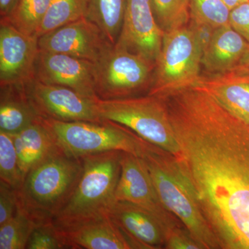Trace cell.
<instances>
[{
	"label": "cell",
	"instance_id": "cell-1",
	"mask_svg": "<svg viewBox=\"0 0 249 249\" xmlns=\"http://www.w3.org/2000/svg\"><path fill=\"white\" fill-rule=\"evenodd\" d=\"M163 98L177 157L221 249H249V124L197 85Z\"/></svg>",
	"mask_w": 249,
	"mask_h": 249
},
{
	"label": "cell",
	"instance_id": "cell-2",
	"mask_svg": "<svg viewBox=\"0 0 249 249\" xmlns=\"http://www.w3.org/2000/svg\"><path fill=\"white\" fill-rule=\"evenodd\" d=\"M141 158L160 201L201 249H221L201 211L196 192L178 157L147 142Z\"/></svg>",
	"mask_w": 249,
	"mask_h": 249
},
{
	"label": "cell",
	"instance_id": "cell-3",
	"mask_svg": "<svg viewBox=\"0 0 249 249\" xmlns=\"http://www.w3.org/2000/svg\"><path fill=\"white\" fill-rule=\"evenodd\" d=\"M122 152L109 151L82 157L83 171L76 189L52 222L59 229L109 217L115 204Z\"/></svg>",
	"mask_w": 249,
	"mask_h": 249
},
{
	"label": "cell",
	"instance_id": "cell-4",
	"mask_svg": "<svg viewBox=\"0 0 249 249\" xmlns=\"http://www.w3.org/2000/svg\"><path fill=\"white\" fill-rule=\"evenodd\" d=\"M83 171L82 157L60 149L26 175L18 191L19 205L40 224L52 222L73 195Z\"/></svg>",
	"mask_w": 249,
	"mask_h": 249
},
{
	"label": "cell",
	"instance_id": "cell-5",
	"mask_svg": "<svg viewBox=\"0 0 249 249\" xmlns=\"http://www.w3.org/2000/svg\"><path fill=\"white\" fill-rule=\"evenodd\" d=\"M42 120L59 148L78 158L109 151L128 152L141 157L147 143L130 129L109 121L63 122L43 118Z\"/></svg>",
	"mask_w": 249,
	"mask_h": 249
},
{
	"label": "cell",
	"instance_id": "cell-6",
	"mask_svg": "<svg viewBox=\"0 0 249 249\" xmlns=\"http://www.w3.org/2000/svg\"><path fill=\"white\" fill-rule=\"evenodd\" d=\"M103 121L121 124L146 142L178 156V147L162 97L146 94L96 101Z\"/></svg>",
	"mask_w": 249,
	"mask_h": 249
},
{
	"label": "cell",
	"instance_id": "cell-7",
	"mask_svg": "<svg viewBox=\"0 0 249 249\" xmlns=\"http://www.w3.org/2000/svg\"><path fill=\"white\" fill-rule=\"evenodd\" d=\"M203 51L189 25L164 32L147 94L163 97L197 84Z\"/></svg>",
	"mask_w": 249,
	"mask_h": 249
},
{
	"label": "cell",
	"instance_id": "cell-8",
	"mask_svg": "<svg viewBox=\"0 0 249 249\" xmlns=\"http://www.w3.org/2000/svg\"><path fill=\"white\" fill-rule=\"evenodd\" d=\"M95 64V91L101 100L139 96L151 87L155 64L114 45Z\"/></svg>",
	"mask_w": 249,
	"mask_h": 249
},
{
	"label": "cell",
	"instance_id": "cell-9",
	"mask_svg": "<svg viewBox=\"0 0 249 249\" xmlns=\"http://www.w3.org/2000/svg\"><path fill=\"white\" fill-rule=\"evenodd\" d=\"M24 91L39 115L43 119L74 122H103L96 101L74 90L45 84L35 78L23 85Z\"/></svg>",
	"mask_w": 249,
	"mask_h": 249
},
{
	"label": "cell",
	"instance_id": "cell-10",
	"mask_svg": "<svg viewBox=\"0 0 249 249\" xmlns=\"http://www.w3.org/2000/svg\"><path fill=\"white\" fill-rule=\"evenodd\" d=\"M116 201H126L145 210L159 221L165 238L176 230L173 214L160 201L143 160L128 152H122L121 174L116 187Z\"/></svg>",
	"mask_w": 249,
	"mask_h": 249
},
{
	"label": "cell",
	"instance_id": "cell-11",
	"mask_svg": "<svg viewBox=\"0 0 249 249\" xmlns=\"http://www.w3.org/2000/svg\"><path fill=\"white\" fill-rule=\"evenodd\" d=\"M37 43L42 52L66 54L93 63L114 46L101 29L86 18L40 36Z\"/></svg>",
	"mask_w": 249,
	"mask_h": 249
},
{
	"label": "cell",
	"instance_id": "cell-12",
	"mask_svg": "<svg viewBox=\"0 0 249 249\" xmlns=\"http://www.w3.org/2000/svg\"><path fill=\"white\" fill-rule=\"evenodd\" d=\"M39 47L37 37L27 35L6 19L0 24V83L23 85L34 78Z\"/></svg>",
	"mask_w": 249,
	"mask_h": 249
},
{
	"label": "cell",
	"instance_id": "cell-13",
	"mask_svg": "<svg viewBox=\"0 0 249 249\" xmlns=\"http://www.w3.org/2000/svg\"><path fill=\"white\" fill-rule=\"evenodd\" d=\"M164 36L157 24L150 0H127L124 23L114 45L156 64Z\"/></svg>",
	"mask_w": 249,
	"mask_h": 249
},
{
	"label": "cell",
	"instance_id": "cell-14",
	"mask_svg": "<svg viewBox=\"0 0 249 249\" xmlns=\"http://www.w3.org/2000/svg\"><path fill=\"white\" fill-rule=\"evenodd\" d=\"M34 78L45 84L59 85L93 99L95 64L66 54L39 52Z\"/></svg>",
	"mask_w": 249,
	"mask_h": 249
},
{
	"label": "cell",
	"instance_id": "cell-15",
	"mask_svg": "<svg viewBox=\"0 0 249 249\" xmlns=\"http://www.w3.org/2000/svg\"><path fill=\"white\" fill-rule=\"evenodd\" d=\"M59 229L68 249H143L110 217Z\"/></svg>",
	"mask_w": 249,
	"mask_h": 249
},
{
	"label": "cell",
	"instance_id": "cell-16",
	"mask_svg": "<svg viewBox=\"0 0 249 249\" xmlns=\"http://www.w3.org/2000/svg\"><path fill=\"white\" fill-rule=\"evenodd\" d=\"M197 85L232 114L249 124V73L235 71L201 75Z\"/></svg>",
	"mask_w": 249,
	"mask_h": 249
},
{
	"label": "cell",
	"instance_id": "cell-17",
	"mask_svg": "<svg viewBox=\"0 0 249 249\" xmlns=\"http://www.w3.org/2000/svg\"><path fill=\"white\" fill-rule=\"evenodd\" d=\"M249 55V42L230 24H226L214 29L203 52L201 63L208 73L233 71Z\"/></svg>",
	"mask_w": 249,
	"mask_h": 249
},
{
	"label": "cell",
	"instance_id": "cell-18",
	"mask_svg": "<svg viewBox=\"0 0 249 249\" xmlns=\"http://www.w3.org/2000/svg\"><path fill=\"white\" fill-rule=\"evenodd\" d=\"M109 216L143 249L158 248L165 240L164 231L159 221L135 205L116 201Z\"/></svg>",
	"mask_w": 249,
	"mask_h": 249
},
{
	"label": "cell",
	"instance_id": "cell-19",
	"mask_svg": "<svg viewBox=\"0 0 249 249\" xmlns=\"http://www.w3.org/2000/svg\"><path fill=\"white\" fill-rule=\"evenodd\" d=\"M13 136L19 168L24 178L36 165L60 150L42 119Z\"/></svg>",
	"mask_w": 249,
	"mask_h": 249
},
{
	"label": "cell",
	"instance_id": "cell-20",
	"mask_svg": "<svg viewBox=\"0 0 249 249\" xmlns=\"http://www.w3.org/2000/svg\"><path fill=\"white\" fill-rule=\"evenodd\" d=\"M0 97L1 132L14 135L42 119L28 97L23 85L1 86Z\"/></svg>",
	"mask_w": 249,
	"mask_h": 249
},
{
	"label": "cell",
	"instance_id": "cell-21",
	"mask_svg": "<svg viewBox=\"0 0 249 249\" xmlns=\"http://www.w3.org/2000/svg\"><path fill=\"white\" fill-rule=\"evenodd\" d=\"M127 0H89L85 18L94 23L115 45L124 23Z\"/></svg>",
	"mask_w": 249,
	"mask_h": 249
},
{
	"label": "cell",
	"instance_id": "cell-22",
	"mask_svg": "<svg viewBox=\"0 0 249 249\" xmlns=\"http://www.w3.org/2000/svg\"><path fill=\"white\" fill-rule=\"evenodd\" d=\"M39 225L19 204L14 217L0 226V249H27L31 234Z\"/></svg>",
	"mask_w": 249,
	"mask_h": 249
},
{
	"label": "cell",
	"instance_id": "cell-23",
	"mask_svg": "<svg viewBox=\"0 0 249 249\" xmlns=\"http://www.w3.org/2000/svg\"><path fill=\"white\" fill-rule=\"evenodd\" d=\"M89 0H52L36 37L85 18Z\"/></svg>",
	"mask_w": 249,
	"mask_h": 249
},
{
	"label": "cell",
	"instance_id": "cell-24",
	"mask_svg": "<svg viewBox=\"0 0 249 249\" xmlns=\"http://www.w3.org/2000/svg\"><path fill=\"white\" fill-rule=\"evenodd\" d=\"M52 0H19L6 19L15 27L27 35L36 37Z\"/></svg>",
	"mask_w": 249,
	"mask_h": 249
},
{
	"label": "cell",
	"instance_id": "cell-25",
	"mask_svg": "<svg viewBox=\"0 0 249 249\" xmlns=\"http://www.w3.org/2000/svg\"><path fill=\"white\" fill-rule=\"evenodd\" d=\"M157 24L164 32L188 25L191 0H150Z\"/></svg>",
	"mask_w": 249,
	"mask_h": 249
},
{
	"label": "cell",
	"instance_id": "cell-26",
	"mask_svg": "<svg viewBox=\"0 0 249 249\" xmlns=\"http://www.w3.org/2000/svg\"><path fill=\"white\" fill-rule=\"evenodd\" d=\"M0 181L19 191L24 178L19 168L14 136L0 131Z\"/></svg>",
	"mask_w": 249,
	"mask_h": 249
},
{
	"label": "cell",
	"instance_id": "cell-27",
	"mask_svg": "<svg viewBox=\"0 0 249 249\" xmlns=\"http://www.w3.org/2000/svg\"><path fill=\"white\" fill-rule=\"evenodd\" d=\"M231 10L222 0H191V21L214 29L229 24Z\"/></svg>",
	"mask_w": 249,
	"mask_h": 249
},
{
	"label": "cell",
	"instance_id": "cell-28",
	"mask_svg": "<svg viewBox=\"0 0 249 249\" xmlns=\"http://www.w3.org/2000/svg\"><path fill=\"white\" fill-rule=\"evenodd\" d=\"M27 249H68L61 232L53 222L37 226L31 234Z\"/></svg>",
	"mask_w": 249,
	"mask_h": 249
},
{
	"label": "cell",
	"instance_id": "cell-29",
	"mask_svg": "<svg viewBox=\"0 0 249 249\" xmlns=\"http://www.w3.org/2000/svg\"><path fill=\"white\" fill-rule=\"evenodd\" d=\"M18 206V191L0 181V226L14 217Z\"/></svg>",
	"mask_w": 249,
	"mask_h": 249
},
{
	"label": "cell",
	"instance_id": "cell-30",
	"mask_svg": "<svg viewBox=\"0 0 249 249\" xmlns=\"http://www.w3.org/2000/svg\"><path fill=\"white\" fill-rule=\"evenodd\" d=\"M229 24L249 43V1L246 0L231 10Z\"/></svg>",
	"mask_w": 249,
	"mask_h": 249
},
{
	"label": "cell",
	"instance_id": "cell-31",
	"mask_svg": "<svg viewBox=\"0 0 249 249\" xmlns=\"http://www.w3.org/2000/svg\"><path fill=\"white\" fill-rule=\"evenodd\" d=\"M167 247L173 249H201L200 246L192 238L191 235H186L178 229L174 231L165 238Z\"/></svg>",
	"mask_w": 249,
	"mask_h": 249
},
{
	"label": "cell",
	"instance_id": "cell-32",
	"mask_svg": "<svg viewBox=\"0 0 249 249\" xmlns=\"http://www.w3.org/2000/svg\"><path fill=\"white\" fill-rule=\"evenodd\" d=\"M188 25L194 32L195 35H196L197 40L199 41L202 51L204 52L205 48L207 47L210 41L211 40L215 29L207 25V24H201V23L193 22V21H191Z\"/></svg>",
	"mask_w": 249,
	"mask_h": 249
},
{
	"label": "cell",
	"instance_id": "cell-33",
	"mask_svg": "<svg viewBox=\"0 0 249 249\" xmlns=\"http://www.w3.org/2000/svg\"><path fill=\"white\" fill-rule=\"evenodd\" d=\"M19 0H0L1 19L9 17L14 11Z\"/></svg>",
	"mask_w": 249,
	"mask_h": 249
},
{
	"label": "cell",
	"instance_id": "cell-34",
	"mask_svg": "<svg viewBox=\"0 0 249 249\" xmlns=\"http://www.w3.org/2000/svg\"><path fill=\"white\" fill-rule=\"evenodd\" d=\"M235 71L240 72H245V73H249V55L247 58L242 62V64L237 67Z\"/></svg>",
	"mask_w": 249,
	"mask_h": 249
},
{
	"label": "cell",
	"instance_id": "cell-35",
	"mask_svg": "<svg viewBox=\"0 0 249 249\" xmlns=\"http://www.w3.org/2000/svg\"><path fill=\"white\" fill-rule=\"evenodd\" d=\"M222 1L225 3L230 10H231L246 0H222Z\"/></svg>",
	"mask_w": 249,
	"mask_h": 249
},
{
	"label": "cell",
	"instance_id": "cell-36",
	"mask_svg": "<svg viewBox=\"0 0 249 249\" xmlns=\"http://www.w3.org/2000/svg\"></svg>",
	"mask_w": 249,
	"mask_h": 249
}]
</instances>
